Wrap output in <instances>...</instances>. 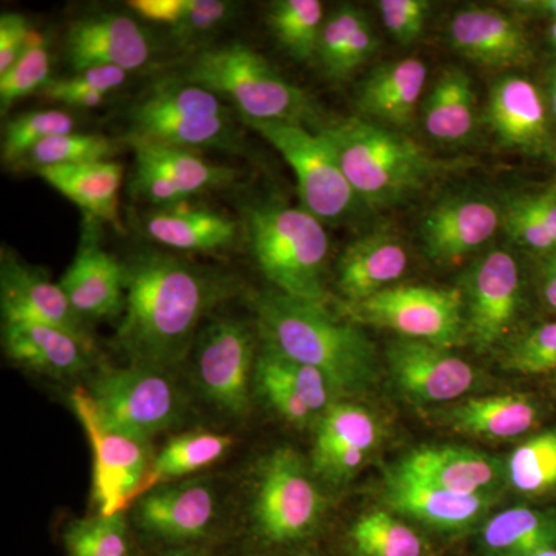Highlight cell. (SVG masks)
I'll list each match as a JSON object with an SVG mask.
<instances>
[{"label": "cell", "mask_w": 556, "mask_h": 556, "mask_svg": "<svg viewBox=\"0 0 556 556\" xmlns=\"http://www.w3.org/2000/svg\"><path fill=\"white\" fill-rule=\"evenodd\" d=\"M50 80L49 40L42 33L31 30L21 56L0 76L2 113L22 98L46 89Z\"/></svg>", "instance_id": "cell-43"}, {"label": "cell", "mask_w": 556, "mask_h": 556, "mask_svg": "<svg viewBox=\"0 0 556 556\" xmlns=\"http://www.w3.org/2000/svg\"><path fill=\"white\" fill-rule=\"evenodd\" d=\"M507 478L526 495H540L556 486V428L530 438L508 457Z\"/></svg>", "instance_id": "cell-40"}, {"label": "cell", "mask_w": 556, "mask_h": 556, "mask_svg": "<svg viewBox=\"0 0 556 556\" xmlns=\"http://www.w3.org/2000/svg\"><path fill=\"white\" fill-rule=\"evenodd\" d=\"M422 110L424 127L431 138L447 144L466 141L477 123V94L470 76L457 67L444 70Z\"/></svg>", "instance_id": "cell-32"}, {"label": "cell", "mask_w": 556, "mask_h": 556, "mask_svg": "<svg viewBox=\"0 0 556 556\" xmlns=\"http://www.w3.org/2000/svg\"><path fill=\"white\" fill-rule=\"evenodd\" d=\"M485 121L503 148L541 155L552 146L547 104L543 93L525 76L497 78L489 91Z\"/></svg>", "instance_id": "cell-22"}, {"label": "cell", "mask_w": 556, "mask_h": 556, "mask_svg": "<svg viewBox=\"0 0 556 556\" xmlns=\"http://www.w3.org/2000/svg\"><path fill=\"white\" fill-rule=\"evenodd\" d=\"M142 556H214L208 546L156 547Z\"/></svg>", "instance_id": "cell-54"}, {"label": "cell", "mask_w": 556, "mask_h": 556, "mask_svg": "<svg viewBox=\"0 0 556 556\" xmlns=\"http://www.w3.org/2000/svg\"><path fill=\"white\" fill-rule=\"evenodd\" d=\"M241 529L263 548L299 546L316 536L328 514L324 482L309 459L280 445L252 463L241 485Z\"/></svg>", "instance_id": "cell-4"}, {"label": "cell", "mask_w": 556, "mask_h": 556, "mask_svg": "<svg viewBox=\"0 0 556 556\" xmlns=\"http://www.w3.org/2000/svg\"><path fill=\"white\" fill-rule=\"evenodd\" d=\"M254 311L260 343L318 369L339 399L358 396L375 387V345L356 325L332 317L325 305L278 291L257 295Z\"/></svg>", "instance_id": "cell-2"}, {"label": "cell", "mask_w": 556, "mask_h": 556, "mask_svg": "<svg viewBox=\"0 0 556 556\" xmlns=\"http://www.w3.org/2000/svg\"><path fill=\"white\" fill-rule=\"evenodd\" d=\"M241 121L287 160L298 179L300 207L318 222L339 225L353 218L365 206L320 131L314 134L305 126L278 121Z\"/></svg>", "instance_id": "cell-11"}, {"label": "cell", "mask_w": 556, "mask_h": 556, "mask_svg": "<svg viewBox=\"0 0 556 556\" xmlns=\"http://www.w3.org/2000/svg\"><path fill=\"white\" fill-rule=\"evenodd\" d=\"M378 38L376 33L372 30V25L369 21H365L357 31L354 33L353 38L348 42L345 51H343L342 58H340L338 67L332 72L331 80H338L342 83L350 78L354 72H357L362 65L367 64L378 49Z\"/></svg>", "instance_id": "cell-49"}, {"label": "cell", "mask_w": 556, "mask_h": 556, "mask_svg": "<svg viewBox=\"0 0 556 556\" xmlns=\"http://www.w3.org/2000/svg\"><path fill=\"white\" fill-rule=\"evenodd\" d=\"M391 473L459 495H481L501 478L500 463L477 450L438 445L405 456Z\"/></svg>", "instance_id": "cell-25"}, {"label": "cell", "mask_w": 556, "mask_h": 556, "mask_svg": "<svg viewBox=\"0 0 556 556\" xmlns=\"http://www.w3.org/2000/svg\"><path fill=\"white\" fill-rule=\"evenodd\" d=\"M383 25L401 46H409L422 36L431 3L427 0H380Z\"/></svg>", "instance_id": "cell-47"}, {"label": "cell", "mask_w": 556, "mask_h": 556, "mask_svg": "<svg viewBox=\"0 0 556 556\" xmlns=\"http://www.w3.org/2000/svg\"><path fill=\"white\" fill-rule=\"evenodd\" d=\"M407 266L408 252L401 237L378 228L348 244L336 266V285L346 305H354L390 288Z\"/></svg>", "instance_id": "cell-24"}, {"label": "cell", "mask_w": 556, "mask_h": 556, "mask_svg": "<svg viewBox=\"0 0 556 556\" xmlns=\"http://www.w3.org/2000/svg\"><path fill=\"white\" fill-rule=\"evenodd\" d=\"M543 295L552 309L556 311V249L548 252L543 263Z\"/></svg>", "instance_id": "cell-52"}, {"label": "cell", "mask_w": 556, "mask_h": 556, "mask_svg": "<svg viewBox=\"0 0 556 556\" xmlns=\"http://www.w3.org/2000/svg\"><path fill=\"white\" fill-rule=\"evenodd\" d=\"M466 334L479 350L506 338L521 308V273L517 260L493 249L475 262L464 277Z\"/></svg>", "instance_id": "cell-14"}, {"label": "cell", "mask_w": 556, "mask_h": 556, "mask_svg": "<svg viewBox=\"0 0 556 556\" xmlns=\"http://www.w3.org/2000/svg\"><path fill=\"white\" fill-rule=\"evenodd\" d=\"M427 76V65L417 58L383 62L358 86L356 108L380 126L407 127L415 119Z\"/></svg>", "instance_id": "cell-26"}, {"label": "cell", "mask_w": 556, "mask_h": 556, "mask_svg": "<svg viewBox=\"0 0 556 556\" xmlns=\"http://www.w3.org/2000/svg\"><path fill=\"white\" fill-rule=\"evenodd\" d=\"M380 428L375 415L353 402L336 401L314 427L309 463L325 485L351 481L369 453L378 447Z\"/></svg>", "instance_id": "cell-16"}, {"label": "cell", "mask_w": 556, "mask_h": 556, "mask_svg": "<svg viewBox=\"0 0 556 556\" xmlns=\"http://www.w3.org/2000/svg\"><path fill=\"white\" fill-rule=\"evenodd\" d=\"M182 79L217 97L229 98L248 121H278L305 126L318 109L305 90L285 79L262 54L241 42L197 54Z\"/></svg>", "instance_id": "cell-6"}, {"label": "cell", "mask_w": 556, "mask_h": 556, "mask_svg": "<svg viewBox=\"0 0 556 556\" xmlns=\"http://www.w3.org/2000/svg\"><path fill=\"white\" fill-rule=\"evenodd\" d=\"M126 305L113 345L131 365L177 372L204 320L239 294L236 278L166 252L142 251L124 263Z\"/></svg>", "instance_id": "cell-1"}, {"label": "cell", "mask_w": 556, "mask_h": 556, "mask_svg": "<svg viewBox=\"0 0 556 556\" xmlns=\"http://www.w3.org/2000/svg\"><path fill=\"white\" fill-rule=\"evenodd\" d=\"M536 556H556V547L548 548V551L541 552L540 555Z\"/></svg>", "instance_id": "cell-58"}, {"label": "cell", "mask_w": 556, "mask_h": 556, "mask_svg": "<svg viewBox=\"0 0 556 556\" xmlns=\"http://www.w3.org/2000/svg\"><path fill=\"white\" fill-rule=\"evenodd\" d=\"M84 388L109 426L149 441L182 426L188 417V394L172 371L98 365Z\"/></svg>", "instance_id": "cell-8"}, {"label": "cell", "mask_w": 556, "mask_h": 556, "mask_svg": "<svg viewBox=\"0 0 556 556\" xmlns=\"http://www.w3.org/2000/svg\"><path fill=\"white\" fill-rule=\"evenodd\" d=\"M64 51L75 73L98 67L134 72L152 58V42L127 14L104 11L73 21L65 31Z\"/></svg>", "instance_id": "cell-17"}, {"label": "cell", "mask_w": 556, "mask_h": 556, "mask_svg": "<svg viewBox=\"0 0 556 556\" xmlns=\"http://www.w3.org/2000/svg\"><path fill=\"white\" fill-rule=\"evenodd\" d=\"M450 46L486 68H527L535 62L532 40L521 22L492 7L468 5L448 22Z\"/></svg>", "instance_id": "cell-21"}, {"label": "cell", "mask_w": 556, "mask_h": 556, "mask_svg": "<svg viewBox=\"0 0 556 556\" xmlns=\"http://www.w3.org/2000/svg\"><path fill=\"white\" fill-rule=\"evenodd\" d=\"M391 379L399 390L419 404L456 401L473 387L477 375L470 364L447 348L402 338L387 350Z\"/></svg>", "instance_id": "cell-19"}, {"label": "cell", "mask_w": 556, "mask_h": 556, "mask_svg": "<svg viewBox=\"0 0 556 556\" xmlns=\"http://www.w3.org/2000/svg\"><path fill=\"white\" fill-rule=\"evenodd\" d=\"M548 40L556 49V20L552 21L551 28H548Z\"/></svg>", "instance_id": "cell-56"}, {"label": "cell", "mask_w": 556, "mask_h": 556, "mask_svg": "<svg viewBox=\"0 0 556 556\" xmlns=\"http://www.w3.org/2000/svg\"><path fill=\"white\" fill-rule=\"evenodd\" d=\"M3 348L17 367L53 380L89 378L98 368L93 339L27 318H3Z\"/></svg>", "instance_id": "cell-15"}, {"label": "cell", "mask_w": 556, "mask_h": 556, "mask_svg": "<svg viewBox=\"0 0 556 556\" xmlns=\"http://www.w3.org/2000/svg\"><path fill=\"white\" fill-rule=\"evenodd\" d=\"M320 0H276L268 10V27L292 60L317 61L318 40L325 22Z\"/></svg>", "instance_id": "cell-35"}, {"label": "cell", "mask_w": 556, "mask_h": 556, "mask_svg": "<svg viewBox=\"0 0 556 556\" xmlns=\"http://www.w3.org/2000/svg\"><path fill=\"white\" fill-rule=\"evenodd\" d=\"M547 102L551 108L552 115L556 118V65L548 75L547 83Z\"/></svg>", "instance_id": "cell-55"}, {"label": "cell", "mask_w": 556, "mask_h": 556, "mask_svg": "<svg viewBox=\"0 0 556 556\" xmlns=\"http://www.w3.org/2000/svg\"><path fill=\"white\" fill-rule=\"evenodd\" d=\"M243 229L252 258L276 291L327 305L329 239L324 223L302 207L263 203L248 208Z\"/></svg>", "instance_id": "cell-5"}, {"label": "cell", "mask_w": 556, "mask_h": 556, "mask_svg": "<svg viewBox=\"0 0 556 556\" xmlns=\"http://www.w3.org/2000/svg\"><path fill=\"white\" fill-rule=\"evenodd\" d=\"M236 5L225 0H190L185 16L172 27L178 40H193L215 30L232 17Z\"/></svg>", "instance_id": "cell-48"}, {"label": "cell", "mask_w": 556, "mask_h": 556, "mask_svg": "<svg viewBox=\"0 0 556 556\" xmlns=\"http://www.w3.org/2000/svg\"><path fill=\"white\" fill-rule=\"evenodd\" d=\"M506 368L522 375H543L556 369V321L541 325L508 351Z\"/></svg>", "instance_id": "cell-46"}, {"label": "cell", "mask_w": 556, "mask_h": 556, "mask_svg": "<svg viewBox=\"0 0 556 556\" xmlns=\"http://www.w3.org/2000/svg\"><path fill=\"white\" fill-rule=\"evenodd\" d=\"M503 228L519 247L548 252L556 249V186L521 193L503 207Z\"/></svg>", "instance_id": "cell-36"}, {"label": "cell", "mask_w": 556, "mask_h": 556, "mask_svg": "<svg viewBox=\"0 0 556 556\" xmlns=\"http://www.w3.org/2000/svg\"><path fill=\"white\" fill-rule=\"evenodd\" d=\"M548 156H551L552 163L556 166V139H554V142H552L551 149H548Z\"/></svg>", "instance_id": "cell-57"}, {"label": "cell", "mask_w": 556, "mask_h": 556, "mask_svg": "<svg viewBox=\"0 0 556 556\" xmlns=\"http://www.w3.org/2000/svg\"><path fill=\"white\" fill-rule=\"evenodd\" d=\"M190 0H131L129 7L142 20L175 27L189 9Z\"/></svg>", "instance_id": "cell-51"}, {"label": "cell", "mask_w": 556, "mask_h": 556, "mask_svg": "<svg viewBox=\"0 0 556 556\" xmlns=\"http://www.w3.org/2000/svg\"><path fill=\"white\" fill-rule=\"evenodd\" d=\"M30 33V24L22 14L3 13L0 16V76L21 56Z\"/></svg>", "instance_id": "cell-50"}, {"label": "cell", "mask_w": 556, "mask_h": 556, "mask_svg": "<svg viewBox=\"0 0 556 556\" xmlns=\"http://www.w3.org/2000/svg\"><path fill=\"white\" fill-rule=\"evenodd\" d=\"M47 185L75 203L86 218L124 232L119 215V190L124 169L116 161L64 164L36 170Z\"/></svg>", "instance_id": "cell-29"}, {"label": "cell", "mask_w": 556, "mask_h": 556, "mask_svg": "<svg viewBox=\"0 0 556 556\" xmlns=\"http://www.w3.org/2000/svg\"><path fill=\"white\" fill-rule=\"evenodd\" d=\"M229 486L199 475L153 486L127 508L131 529L156 547L208 546L229 515Z\"/></svg>", "instance_id": "cell-9"}, {"label": "cell", "mask_w": 556, "mask_h": 556, "mask_svg": "<svg viewBox=\"0 0 556 556\" xmlns=\"http://www.w3.org/2000/svg\"><path fill=\"white\" fill-rule=\"evenodd\" d=\"M126 76L127 72L121 68H89L68 78L51 79L42 91L49 100L70 108L93 109L105 101L110 91L119 89Z\"/></svg>", "instance_id": "cell-44"}, {"label": "cell", "mask_w": 556, "mask_h": 556, "mask_svg": "<svg viewBox=\"0 0 556 556\" xmlns=\"http://www.w3.org/2000/svg\"><path fill=\"white\" fill-rule=\"evenodd\" d=\"M257 327L233 316L211 317L189 354L190 382L219 415L244 420L254 404Z\"/></svg>", "instance_id": "cell-10"}, {"label": "cell", "mask_w": 556, "mask_h": 556, "mask_svg": "<svg viewBox=\"0 0 556 556\" xmlns=\"http://www.w3.org/2000/svg\"><path fill=\"white\" fill-rule=\"evenodd\" d=\"M233 444L236 438L232 434L219 431L192 430L174 434L155 453L138 496L153 486L203 475L204 470L225 459Z\"/></svg>", "instance_id": "cell-31"}, {"label": "cell", "mask_w": 556, "mask_h": 556, "mask_svg": "<svg viewBox=\"0 0 556 556\" xmlns=\"http://www.w3.org/2000/svg\"><path fill=\"white\" fill-rule=\"evenodd\" d=\"M345 308L356 324L391 329L402 338L447 350L466 334V309L459 289L399 285Z\"/></svg>", "instance_id": "cell-12"}, {"label": "cell", "mask_w": 556, "mask_h": 556, "mask_svg": "<svg viewBox=\"0 0 556 556\" xmlns=\"http://www.w3.org/2000/svg\"><path fill=\"white\" fill-rule=\"evenodd\" d=\"M318 131L369 207L405 203L439 178L468 167L467 161L439 160L407 135L358 116L334 121Z\"/></svg>", "instance_id": "cell-3"}, {"label": "cell", "mask_w": 556, "mask_h": 556, "mask_svg": "<svg viewBox=\"0 0 556 556\" xmlns=\"http://www.w3.org/2000/svg\"><path fill=\"white\" fill-rule=\"evenodd\" d=\"M146 236L177 251L215 252L239 241L240 225L223 212L182 203L142 215Z\"/></svg>", "instance_id": "cell-27"}, {"label": "cell", "mask_w": 556, "mask_h": 556, "mask_svg": "<svg viewBox=\"0 0 556 556\" xmlns=\"http://www.w3.org/2000/svg\"><path fill=\"white\" fill-rule=\"evenodd\" d=\"M503 208L481 193H457L439 201L420 226L424 249L439 265L459 262L495 237Z\"/></svg>", "instance_id": "cell-18"}, {"label": "cell", "mask_w": 556, "mask_h": 556, "mask_svg": "<svg viewBox=\"0 0 556 556\" xmlns=\"http://www.w3.org/2000/svg\"><path fill=\"white\" fill-rule=\"evenodd\" d=\"M119 152L116 141L97 134L56 135L40 142L22 161V166L42 167L64 166V164L93 163V161H112Z\"/></svg>", "instance_id": "cell-41"}, {"label": "cell", "mask_w": 556, "mask_h": 556, "mask_svg": "<svg viewBox=\"0 0 556 556\" xmlns=\"http://www.w3.org/2000/svg\"><path fill=\"white\" fill-rule=\"evenodd\" d=\"M67 556H137L127 511L73 519L62 532Z\"/></svg>", "instance_id": "cell-37"}, {"label": "cell", "mask_w": 556, "mask_h": 556, "mask_svg": "<svg viewBox=\"0 0 556 556\" xmlns=\"http://www.w3.org/2000/svg\"><path fill=\"white\" fill-rule=\"evenodd\" d=\"M511 5L522 14L556 20V0H527V2H514Z\"/></svg>", "instance_id": "cell-53"}, {"label": "cell", "mask_w": 556, "mask_h": 556, "mask_svg": "<svg viewBox=\"0 0 556 556\" xmlns=\"http://www.w3.org/2000/svg\"><path fill=\"white\" fill-rule=\"evenodd\" d=\"M93 448V496L97 514L112 517L127 511L138 496L155 457L152 441L109 426L91 405L86 388L70 396Z\"/></svg>", "instance_id": "cell-13"}, {"label": "cell", "mask_w": 556, "mask_h": 556, "mask_svg": "<svg viewBox=\"0 0 556 556\" xmlns=\"http://www.w3.org/2000/svg\"><path fill=\"white\" fill-rule=\"evenodd\" d=\"M126 142L195 150L240 148L239 130L217 94L185 79L155 84L130 108Z\"/></svg>", "instance_id": "cell-7"}, {"label": "cell", "mask_w": 556, "mask_h": 556, "mask_svg": "<svg viewBox=\"0 0 556 556\" xmlns=\"http://www.w3.org/2000/svg\"><path fill=\"white\" fill-rule=\"evenodd\" d=\"M72 131H75V119L62 110H35L22 113L9 121L3 130V163L21 164L40 142Z\"/></svg>", "instance_id": "cell-42"}, {"label": "cell", "mask_w": 556, "mask_h": 556, "mask_svg": "<svg viewBox=\"0 0 556 556\" xmlns=\"http://www.w3.org/2000/svg\"><path fill=\"white\" fill-rule=\"evenodd\" d=\"M0 305L3 318H27L90 338L61 285L5 251L0 262Z\"/></svg>", "instance_id": "cell-23"}, {"label": "cell", "mask_w": 556, "mask_h": 556, "mask_svg": "<svg viewBox=\"0 0 556 556\" xmlns=\"http://www.w3.org/2000/svg\"><path fill=\"white\" fill-rule=\"evenodd\" d=\"M101 223L86 218L78 252L60 285L80 317L112 318L126 305V270L101 244Z\"/></svg>", "instance_id": "cell-20"}, {"label": "cell", "mask_w": 556, "mask_h": 556, "mask_svg": "<svg viewBox=\"0 0 556 556\" xmlns=\"http://www.w3.org/2000/svg\"><path fill=\"white\" fill-rule=\"evenodd\" d=\"M135 153V164L159 170L181 189L186 199L219 189L236 181L237 172L219 164L208 163L193 150L164 148V146L127 142Z\"/></svg>", "instance_id": "cell-34"}, {"label": "cell", "mask_w": 556, "mask_h": 556, "mask_svg": "<svg viewBox=\"0 0 556 556\" xmlns=\"http://www.w3.org/2000/svg\"><path fill=\"white\" fill-rule=\"evenodd\" d=\"M356 556H422L424 543L415 530L386 510L358 517L348 530Z\"/></svg>", "instance_id": "cell-38"}, {"label": "cell", "mask_w": 556, "mask_h": 556, "mask_svg": "<svg viewBox=\"0 0 556 556\" xmlns=\"http://www.w3.org/2000/svg\"><path fill=\"white\" fill-rule=\"evenodd\" d=\"M486 556H536L556 547V515L514 507L490 519L481 532Z\"/></svg>", "instance_id": "cell-33"}, {"label": "cell", "mask_w": 556, "mask_h": 556, "mask_svg": "<svg viewBox=\"0 0 556 556\" xmlns=\"http://www.w3.org/2000/svg\"><path fill=\"white\" fill-rule=\"evenodd\" d=\"M453 431L467 437L511 439L527 433L538 420L535 402L526 394L471 397L445 413Z\"/></svg>", "instance_id": "cell-30"}, {"label": "cell", "mask_w": 556, "mask_h": 556, "mask_svg": "<svg viewBox=\"0 0 556 556\" xmlns=\"http://www.w3.org/2000/svg\"><path fill=\"white\" fill-rule=\"evenodd\" d=\"M254 394L262 399L270 412L299 430L314 428L318 422V417L285 375L277 354L262 343L255 365Z\"/></svg>", "instance_id": "cell-39"}, {"label": "cell", "mask_w": 556, "mask_h": 556, "mask_svg": "<svg viewBox=\"0 0 556 556\" xmlns=\"http://www.w3.org/2000/svg\"><path fill=\"white\" fill-rule=\"evenodd\" d=\"M386 501L397 514L447 532L475 525L490 504L486 493L459 495L438 486L409 481L391 471L387 477Z\"/></svg>", "instance_id": "cell-28"}, {"label": "cell", "mask_w": 556, "mask_h": 556, "mask_svg": "<svg viewBox=\"0 0 556 556\" xmlns=\"http://www.w3.org/2000/svg\"><path fill=\"white\" fill-rule=\"evenodd\" d=\"M365 21H368V17L364 10L350 3L339 5L325 17L320 40H318L317 62L328 79L338 67L348 42Z\"/></svg>", "instance_id": "cell-45"}]
</instances>
